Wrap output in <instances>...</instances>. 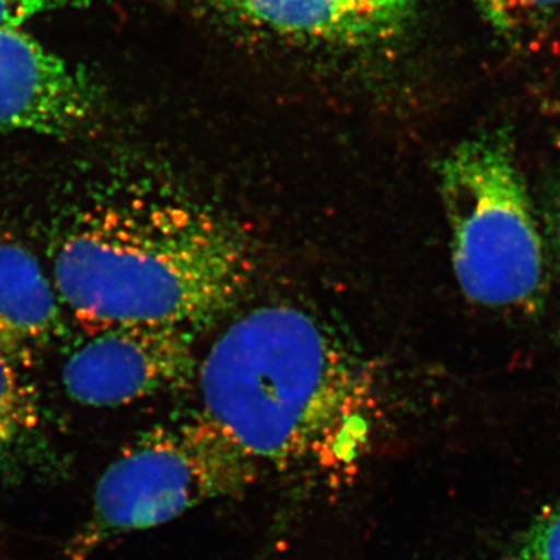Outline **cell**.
I'll list each match as a JSON object with an SVG mask.
<instances>
[{"label":"cell","mask_w":560,"mask_h":560,"mask_svg":"<svg viewBox=\"0 0 560 560\" xmlns=\"http://www.w3.org/2000/svg\"><path fill=\"white\" fill-rule=\"evenodd\" d=\"M245 232L209 206L153 190L81 209L55 245V290L88 331L162 324L197 331L253 280Z\"/></svg>","instance_id":"obj_1"},{"label":"cell","mask_w":560,"mask_h":560,"mask_svg":"<svg viewBox=\"0 0 560 560\" xmlns=\"http://www.w3.org/2000/svg\"><path fill=\"white\" fill-rule=\"evenodd\" d=\"M200 415L261 467H289L359 440L377 378L327 324L293 305L254 308L198 370Z\"/></svg>","instance_id":"obj_2"},{"label":"cell","mask_w":560,"mask_h":560,"mask_svg":"<svg viewBox=\"0 0 560 560\" xmlns=\"http://www.w3.org/2000/svg\"><path fill=\"white\" fill-rule=\"evenodd\" d=\"M438 178L464 296L489 308L536 307L545 291L544 243L510 136L464 140L441 161Z\"/></svg>","instance_id":"obj_3"},{"label":"cell","mask_w":560,"mask_h":560,"mask_svg":"<svg viewBox=\"0 0 560 560\" xmlns=\"http://www.w3.org/2000/svg\"><path fill=\"white\" fill-rule=\"evenodd\" d=\"M261 470L201 415L143 431L103 471L90 515L69 540L65 560H91L121 536L165 525L209 501L242 495Z\"/></svg>","instance_id":"obj_4"},{"label":"cell","mask_w":560,"mask_h":560,"mask_svg":"<svg viewBox=\"0 0 560 560\" xmlns=\"http://www.w3.org/2000/svg\"><path fill=\"white\" fill-rule=\"evenodd\" d=\"M195 330L119 324L90 331L66 360V394L84 407L116 408L187 385L197 371Z\"/></svg>","instance_id":"obj_5"},{"label":"cell","mask_w":560,"mask_h":560,"mask_svg":"<svg viewBox=\"0 0 560 560\" xmlns=\"http://www.w3.org/2000/svg\"><path fill=\"white\" fill-rule=\"evenodd\" d=\"M98 92L81 70L18 27H0V131L66 136L97 113Z\"/></svg>","instance_id":"obj_6"},{"label":"cell","mask_w":560,"mask_h":560,"mask_svg":"<svg viewBox=\"0 0 560 560\" xmlns=\"http://www.w3.org/2000/svg\"><path fill=\"white\" fill-rule=\"evenodd\" d=\"M416 0H224L243 21L285 38L366 46L399 35Z\"/></svg>","instance_id":"obj_7"},{"label":"cell","mask_w":560,"mask_h":560,"mask_svg":"<svg viewBox=\"0 0 560 560\" xmlns=\"http://www.w3.org/2000/svg\"><path fill=\"white\" fill-rule=\"evenodd\" d=\"M62 308L31 250L0 242V360L31 368L60 337Z\"/></svg>","instance_id":"obj_8"},{"label":"cell","mask_w":560,"mask_h":560,"mask_svg":"<svg viewBox=\"0 0 560 560\" xmlns=\"http://www.w3.org/2000/svg\"><path fill=\"white\" fill-rule=\"evenodd\" d=\"M60 466L44 440L38 393L24 368L0 360V471L51 474Z\"/></svg>","instance_id":"obj_9"},{"label":"cell","mask_w":560,"mask_h":560,"mask_svg":"<svg viewBox=\"0 0 560 560\" xmlns=\"http://www.w3.org/2000/svg\"><path fill=\"white\" fill-rule=\"evenodd\" d=\"M493 32L510 46H533L550 31L560 0H475Z\"/></svg>","instance_id":"obj_10"},{"label":"cell","mask_w":560,"mask_h":560,"mask_svg":"<svg viewBox=\"0 0 560 560\" xmlns=\"http://www.w3.org/2000/svg\"><path fill=\"white\" fill-rule=\"evenodd\" d=\"M501 560H560V504L541 512Z\"/></svg>","instance_id":"obj_11"},{"label":"cell","mask_w":560,"mask_h":560,"mask_svg":"<svg viewBox=\"0 0 560 560\" xmlns=\"http://www.w3.org/2000/svg\"><path fill=\"white\" fill-rule=\"evenodd\" d=\"M114 0H0V27H18L38 14L66 9H83Z\"/></svg>","instance_id":"obj_12"},{"label":"cell","mask_w":560,"mask_h":560,"mask_svg":"<svg viewBox=\"0 0 560 560\" xmlns=\"http://www.w3.org/2000/svg\"><path fill=\"white\" fill-rule=\"evenodd\" d=\"M556 232H558V242L560 246V200L558 205V210H556Z\"/></svg>","instance_id":"obj_13"}]
</instances>
